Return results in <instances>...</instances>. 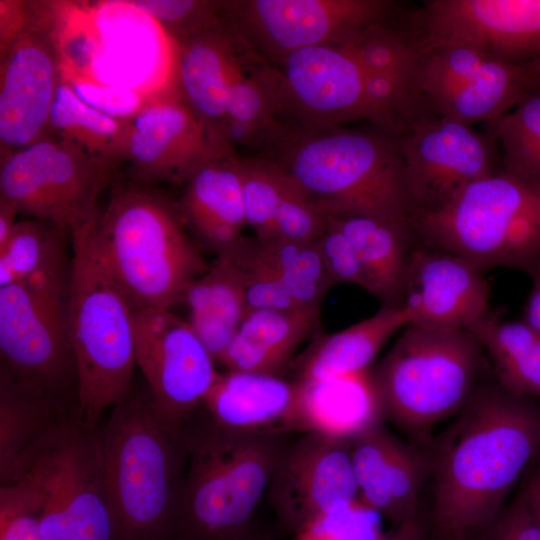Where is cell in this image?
Segmentation results:
<instances>
[{
    "mask_svg": "<svg viewBox=\"0 0 540 540\" xmlns=\"http://www.w3.org/2000/svg\"><path fill=\"white\" fill-rule=\"evenodd\" d=\"M16 208L8 201L0 198V249H2L9 240L14 226L16 225Z\"/></svg>",
    "mask_w": 540,
    "mask_h": 540,
    "instance_id": "cell-49",
    "label": "cell"
},
{
    "mask_svg": "<svg viewBox=\"0 0 540 540\" xmlns=\"http://www.w3.org/2000/svg\"><path fill=\"white\" fill-rule=\"evenodd\" d=\"M430 478L424 449L405 443L388 431L380 469V484L390 507L394 527L425 519L421 498Z\"/></svg>",
    "mask_w": 540,
    "mask_h": 540,
    "instance_id": "cell-36",
    "label": "cell"
},
{
    "mask_svg": "<svg viewBox=\"0 0 540 540\" xmlns=\"http://www.w3.org/2000/svg\"><path fill=\"white\" fill-rule=\"evenodd\" d=\"M374 540H432L428 519L395 527L391 534Z\"/></svg>",
    "mask_w": 540,
    "mask_h": 540,
    "instance_id": "cell-47",
    "label": "cell"
},
{
    "mask_svg": "<svg viewBox=\"0 0 540 540\" xmlns=\"http://www.w3.org/2000/svg\"><path fill=\"white\" fill-rule=\"evenodd\" d=\"M419 242L456 254L482 272L528 273L540 261V185L503 169L464 188L440 210L410 216Z\"/></svg>",
    "mask_w": 540,
    "mask_h": 540,
    "instance_id": "cell-10",
    "label": "cell"
},
{
    "mask_svg": "<svg viewBox=\"0 0 540 540\" xmlns=\"http://www.w3.org/2000/svg\"><path fill=\"white\" fill-rule=\"evenodd\" d=\"M227 28L257 57L275 61L291 52L342 45L364 28L390 19L387 0L217 1Z\"/></svg>",
    "mask_w": 540,
    "mask_h": 540,
    "instance_id": "cell-13",
    "label": "cell"
},
{
    "mask_svg": "<svg viewBox=\"0 0 540 540\" xmlns=\"http://www.w3.org/2000/svg\"><path fill=\"white\" fill-rule=\"evenodd\" d=\"M234 262L244 274L246 312L255 309L309 311L302 308L281 282L268 272L251 264Z\"/></svg>",
    "mask_w": 540,
    "mask_h": 540,
    "instance_id": "cell-43",
    "label": "cell"
},
{
    "mask_svg": "<svg viewBox=\"0 0 540 540\" xmlns=\"http://www.w3.org/2000/svg\"><path fill=\"white\" fill-rule=\"evenodd\" d=\"M114 540H170L186 465L185 428L166 420L147 384H132L98 428Z\"/></svg>",
    "mask_w": 540,
    "mask_h": 540,
    "instance_id": "cell-2",
    "label": "cell"
},
{
    "mask_svg": "<svg viewBox=\"0 0 540 540\" xmlns=\"http://www.w3.org/2000/svg\"><path fill=\"white\" fill-rule=\"evenodd\" d=\"M128 127L129 120L113 118L91 107L61 78L49 133L77 144L91 155L121 164Z\"/></svg>",
    "mask_w": 540,
    "mask_h": 540,
    "instance_id": "cell-35",
    "label": "cell"
},
{
    "mask_svg": "<svg viewBox=\"0 0 540 540\" xmlns=\"http://www.w3.org/2000/svg\"><path fill=\"white\" fill-rule=\"evenodd\" d=\"M262 72L274 114L284 128L368 120L397 135L410 117L396 87L369 73L340 46H314L275 61L263 60Z\"/></svg>",
    "mask_w": 540,
    "mask_h": 540,
    "instance_id": "cell-8",
    "label": "cell"
},
{
    "mask_svg": "<svg viewBox=\"0 0 540 540\" xmlns=\"http://www.w3.org/2000/svg\"><path fill=\"white\" fill-rule=\"evenodd\" d=\"M119 166L49 133L0 159V198L72 236L96 224L98 196L115 183Z\"/></svg>",
    "mask_w": 540,
    "mask_h": 540,
    "instance_id": "cell-11",
    "label": "cell"
},
{
    "mask_svg": "<svg viewBox=\"0 0 540 540\" xmlns=\"http://www.w3.org/2000/svg\"><path fill=\"white\" fill-rule=\"evenodd\" d=\"M0 540H43L41 503L24 478L0 486Z\"/></svg>",
    "mask_w": 540,
    "mask_h": 540,
    "instance_id": "cell-39",
    "label": "cell"
},
{
    "mask_svg": "<svg viewBox=\"0 0 540 540\" xmlns=\"http://www.w3.org/2000/svg\"><path fill=\"white\" fill-rule=\"evenodd\" d=\"M247 226L261 240L313 241L326 216L272 160L239 156Z\"/></svg>",
    "mask_w": 540,
    "mask_h": 540,
    "instance_id": "cell-25",
    "label": "cell"
},
{
    "mask_svg": "<svg viewBox=\"0 0 540 540\" xmlns=\"http://www.w3.org/2000/svg\"><path fill=\"white\" fill-rule=\"evenodd\" d=\"M408 319L398 306H383L371 317L331 334H317L292 360V380L308 382L370 371L389 338Z\"/></svg>",
    "mask_w": 540,
    "mask_h": 540,
    "instance_id": "cell-28",
    "label": "cell"
},
{
    "mask_svg": "<svg viewBox=\"0 0 540 540\" xmlns=\"http://www.w3.org/2000/svg\"><path fill=\"white\" fill-rule=\"evenodd\" d=\"M217 156L203 125L175 90L152 98L129 120L124 161L135 184H185Z\"/></svg>",
    "mask_w": 540,
    "mask_h": 540,
    "instance_id": "cell-20",
    "label": "cell"
},
{
    "mask_svg": "<svg viewBox=\"0 0 540 540\" xmlns=\"http://www.w3.org/2000/svg\"><path fill=\"white\" fill-rule=\"evenodd\" d=\"M131 2L154 19L175 45L216 30L223 25L217 1L136 0Z\"/></svg>",
    "mask_w": 540,
    "mask_h": 540,
    "instance_id": "cell-38",
    "label": "cell"
},
{
    "mask_svg": "<svg viewBox=\"0 0 540 540\" xmlns=\"http://www.w3.org/2000/svg\"><path fill=\"white\" fill-rule=\"evenodd\" d=\"M455 420L425 450L432 540H467L492 524L540 452V402L498 383L477 384Z\"/></svg>",
    "mask_w": 540,
    "mask_h": 540,
    "instance_id": "cell-1",
    "label": "cell"
},
{
    "mask_svg": "<svg viewBox=\"0 0 540 540\" xmlns=\"http://www.w3.org/2000/svg\"><path fill=\"white\" fill-rule=\"evenodd\" d=\"M76 417L77 409L0 366V486L17 481L39 445Z\"/></svg>",
    "mask_w": 540,
    "mask_h": 540,
    "instance_id": "cell-26",
    "label": "cell"
},
{
    "mask_svg": "<svg viewBox=\"0 0 540 540\" xmlns=\"http://www.w3.org/2000/svg\"><path fill=\"white\" fill-rule=\"evenodd\" d=\"M318 321L319 313L305 310L247 311L220 364L227 371L281 375Z\"/></svg>",
    "mask_w": 540,
    "mask_h": 540,
    "instance_id": "cell-30",
    "label": "cell"
},
{
    "mask_svg": "<svg viewBox=\"0 0 540 540\" xmlns=\"http://www.w3.org/2000/svg\"><path fill=\"white\" fill-rule=\"evenodd\" d=\"M248 540H272V539L269 536L264 535L255 530Z\"/></svg>",
    "mask_w": 540,
    "mask_h": 540,
    "instance_id": "cell-50",
    "label": "cell"
},
{
    "mask_svg": "<svg viewBox=\"0 0 540 540\" xmlns=\"http://www.w3.org/2000/svg\"><path fill=\"white\" fill-rule=\"evenodd\" d=\"M177 208L198 243L217 257L231 255L247 226L238 154L202 164L185 183Z\"/></svg>",
    "mask_w": 540,
    "mask_h": 540,
    "instance_id": "cell-24",
    "label": "cell"
},
{
    "mask_svg": "<svg viewBox=\"0 0 540 540\" xmlns=\"http://www.w3.org/2000/svg\"><path fill=\"white\" fill-rule=\"evenodd\" d=\"M68 237L71 235L48 221H17L0 249V287L19 284L44 301L65 305L72 274Z\"/></svg>",
    "mask_w": 540,
    "mask_h": 540,
    "instance_id": "cell-27",
    "label": "cell"
},
{
    "mask_svg": "<svg viewBox=\"0 0 540 540\" xmlns=\"http://www.w3.org/2000/svg\"><path fill=\"white\" fill-rule=\"evenodd\" d=\"M55 36L61 77L154 98L174 90L176 46L131 1L94 6L57 2Z\"/></svg>",
    "mask_w": 540,
    "mask_h": 540,
    "instance_id": "cell-7",
    "label": "cell"
},
{
    "mask_svg": "<svg viewBox=\"0 0 540 540\" xmlns=\"http://www.w3.org/2000/svg\"><path fill=\"white\" fill-rule=\"evenodd\" d=\"M520 494L530 511L540 522V462Z\"/></svg>",
    "mask_w": 540,
    "mask_h": 540,
    "instance_id": "cell-48",
    "label": "cell"
},
{
    "mask_svg": "<svg viewBox=\"0 0 540 540\" xmlns=\"http://www.w3.org/2000/svg\"><path fill=\"white\" fill-rule=\"evenodd\" d=\"M298 384L300 432L351 439L383 421L371 370Z\"/></svg>",
    "mask_w": 540,
    "mask_h": 540,
    "instance_id": "cell-31",
    "label": "cell"
},
{
    "mask_svg": "<svg viewBox=\"0 0 540 540\" xmlns=\"http://www.w3.org/2000/svg\"><path fill=\"white\" fill-rule=\"evenodd\" d=\"M493 364L497 383L514 396L540 402V334L525 321L488 312L468 329Z\"/></svg>",
    "mask_w": 540,
    "mask_h": 540,
    "instance_id": "cell-34",
    "label": "cell"
},
{
    "mask_svg": "<svg viewBox=\"0 0 540 540\" xmlns=\"http://www.w3.org/2000/svg\"><path fill=\"white\" fill-rule=\"evenodd\" d=\"M30 4L24 30L0 53L1 158L49 134L61 81L50 2Z\"/></svg>",
    "mask_w": 540,
    "mask_h": 540,
    "instance_id": "cell-15",
    "label": "cell"
},
{
    "mask_svg": "<svg viewBox=\"0 0 540 540\" xmlns=\"http://www.w3.org/2000/svg\"><path fill=\"white\" fill-rule=\"evenodd\" d=\"M189 324L215 362L222 358L246 313L244 274L229 257H217L192 282L184 300Z\"/></svg>",
    "mask_w": 540,
    "mask_h": 540,
    "instance_id": "cell-32",
    "label": "cell"
},
{
    "mask_svg": "<svg viewBox=\"0 0 540 540\" xmlns=\"http://www.w3.org/2000/svg\"><path fill=\"white\" fill-rule=\"evenodd\" d=\"M267 497L281 524L294 533L322 514L357 501L350 439L307 432L289 443Z\"/></svg>",
    "mask_w": 540,
    "mask_h": 540,
    "instance_id": "cell-19",
    "label": "cell"
},
{
    "mask_svg": "<svg viewBox=\"0 0 540 540\" xmlns=\"http://www.w3.org/2000/svg\"><path fill=\"white\" fill-rule=\"evenodd\" d=\"M326 217L410 218L397 136L375 128H285L262 154Z\"/></svg>",
    "mask_w": 540,
    "mask_h": 540,
    "instance_id": "cell-3",
    "label": "cell"
},
{
    "mask_svg": "<svg viewBox=\"0 0 540 540\" xmlns=\"http://www.w3.org/2000/svg\"><path fill=\"white\" fill-rule=\"evenodd\" d=\"M318 239L261 240L245 236L227 257L268 272L302 308L319 313L323 298L335 285L323 262Z\"/></svg>",
    "mask_w": 540,
    "mask_h": 540,
    "instance_id": "cell-33",
    "label": "cell"
},
{
    "mask_svg": "<svg viewBox=\"0 0 540 540\" xmlns=\"http://www.w3.org/2000/svg\"><path fill=\"white\" fill-rule=\"evenodd\" d=\"M326 218L333 220L351 242L365 275V290L383 306H396L411 254L419 244L410 218Z\"/></svg>",
    "mask_w": 540,
    "mask_h": 540,
    "instance_id": "cell-29",
    "label": "cell"
},
{
    "mask_svg": "<svg viewBox=\"0 0 540 540\" xmlns=\"http://www.w3.org/2000/svg\"><path fill=\"white\" fill-rule=\"evenodd\" d=\"M537 61L539 62V65H540V58H539V59H537Z\"/></svg>",
    "mask_w": 540,
    "mask_h": 540,
    "instance_id": "cell-51",
    "label": "cell"
},
{
    "mask_svg": "<svg viewBox=\"0 0 540 540\" xmlns=\"http://www.w3.org/2000/svg\"><path fill=\"white\" fill-rule=\"evenodd\" d=\"M489 123L502 149V169L540 185V87Z\"/></svg>",
    "mask_w": 540,
    "mask_h": 540,
    "instance_id": "cell-37",
    "label": "cell"
},
{
    "mask_svg": "<svg viewBox=\"0 0 540 540\" xmlns=\"http://www.w3.org/2000/svg\"><path fill=\"white\" fill-rule=\"evenodd\" d=\"M412 214L434 212L495 173L497 138L456 120L423 114L397 135Z\"/></svg>",
    "mask_w": 540,
    "mask_h": 540,
    "instance_id": "cell-14",
    "label": "cell"
},
{
    "mask_svg": "<svg viewBox=\"0 0 540 540\" xmlns=\"http://www.w3.org/2000/svg\"><path fill=\"white\" fill-rule=\"evenodd\" d=\"M540 87L537 60L510 63L462 45L417 54L413 89L425 112L471 125L492 122Z\"/></svg>",
    "mask_w": 540,
    "mask_h": 540,
    "instance_id": "cell-12",
    "label": "cell"
},
{
    "mask_svg": "<svg viewBox=\"0 0 540 540\" xmlns=\"http://www.w3.org/2000/svg\"><path fill=\"white\" fill-rule=\"evenodd\" d=\"M320 253L334 285L350 283L366 289V279L356 252L336 223L326 218L323 234L318 239Z\"/></svg>",
    "mask_w": 540,
    "mask_h": 540,
    "instance_id": "cell-41",
    "label": "cell"
},
{
    "mask_svg": "<svg viewBox=\"0 0 540 540\" xmlns=\"http://www.w3.org/2000/svg\"><path fill=\"white\" fill-rule=\"evenodd\" d=\"M0 366L79 410L78 373L66 306L19 284L0 287Z\"/></svg>",
    "mask_w": 540,
    "mask_h": 540,
    "instance_id": "cell-18",
    "label": "cell"
},
{
    "mask_svg": "<svg viewBox=\"0 0 540 540\" xmlns=\"http://www.w3.org/2000/svg\"><path fill=\"white\" fill-rule=\"evenodd\" d=\"M175 46L176 93L203 125L215 153L232 155L226 139L227 106L247 47L224 21L222 27Z\"/></svg>",
    "mask_w": 540,
    "mask_h": 540,
    "instance_id": "cell-22",
    "label": "cell"
},
{
    "mask_svg": "<svg viewBox=\"0 0 540 540\" xmlns=\"http://www.w3.org/2000/svg\"><path fill=\"white\" fill-rule=\"evenodd\" d=\"M93 238L133 312L182 302L208 268L177 205L133 182L114 184Z\"/></svg>",
    "mask_w": 540,
    "mask_h": 540,
    "instance_id": "cell-5",
    "label": "cell"
},
{
    "mask_svg": "<svg viewBox=\"0 0 540 540\" xmlns=\"http://www.w3.org/2000/svg\"><path fill=\"white\" fill-rule=\"evenodd\" d=\"M489 285L466 259L419 242L413 250L396 306L408 325L432 330L468 329L488 311Z\"/></svg>",
    "mask_w": 540,
    "mask_h": 540,
    "instance_id": "cell-21",
    "label": "cell"
},
{
    "mask_svg": "<svg viewBox=\"0 0 540 540\" xmlns=\"http://www.w3.org/2000/svg\"><path fill=\"white\" fill-rule=\"evenodd\" d=\"M95 225V224H94ZM94 225L74 233L67 329L78 373L81 419L94 426L133 384V310L105 265Z\"/></svg>",
    "mask_w": 540,
    "mask_h": 540,
    "instance_id": "cell-6",
    "label": "cell"
},
{
    "mask_svg": "<svg viewBox=\"0 0 540 540\" xmlns=\"http://www.w3.org/2000/svg\"><path fill=\"white\" fill-rule=\"evenodd\" d=\"M30 10V2L0 1V52L5 51L24 30Z\"/></svg>",
    "mask_w": 540,
    "mask_h": 540,
    "instance_id": "cell-45",
    "label": "cell"
},
{
    "mask_svg": "<svg viewBox=\"0 0 540 540\" xmlns=\"http://www.w3.org/2000/svg\"><path fill=\"white\" fill-rule=\"evenodd\" d=\"M186 465L170 540H248L288 434L245 433L203 407L185 426Z\"/></svg>",
    "mask_w": 540,
    "mask_h": 540,
    "instance_id": "cell-4",
    "label": "cell"
},
{
    "mask_svg": "<svg viewBox=\"0 0 540 540\" xmlns=\"http://www.w3.org/2000/svg\"><path fill=\"white\" fill-rule=\"evenodd\" d=\"M136 364L162 416L184 428L219 376L215 360L188 321L170 309L133 312Z\"/></svg>",
    "mask_w": 540,
    "mask_h": 540,
    "instance_id": "cell-16",
    "label": "cell"
},
{
    "mask_svg": "<svg viewBox=\"0 0 540 540\" xmlns=\"http://www.w3.org/2000/svg\"><path fill=\"white\" fill-rule=\"evenodd\" d=\"M528 274L532 279V288L525 306L523 321L540 334V261Z\"/></svg>",
    "mask_w": 540,
    "mask_h": 540,
    "instance_id": "cell-46",
    "label": "cell"
},
{
    "mask_svg": "<svg viewBox=\"0 0 540 540\" xmlns=\"http://www.w3.org/2000/svg\"><path fill=\"white\" fill-rule=\"evenodd\" d=\"M299 384L281 375L220 373L203 409L216 424L245 433L300 432Z\"/></svg>",
    "mask_w": 540,
    "mask_h": 540,
    "instance_id": "cell-23",
    "label": "cell"
},
{
    "mask_svg": "<svg viewBox=\"0 0 540 540\" xmlns=\"http://www.w3.org/2000/svg\"><path fill=\"white\" fill-rule=\"evenodd\" d=\"M62 79L85 103L120 120L132 119L152 99L138 92L110 85L78 78Z\"/></svg>",
    "mask_w": 540,
    "mask_h": 540,
    "instance_id": "cell-42",
    "label": "cell"
},
{
    "mask_svg": "<svg viewBox=\"0 0 540 540\" xmlns=\"http://www.w3.org/2000/svg\"><path fill=\"white\" fill-rule=\"evenodd\" d=\"M467 540H540V522L519 494L492 524Z\"/></svg>",
    "mask_w": 540,
    "mask_h": 540,
    "instance_id": "cell-44",
    "label": "cell"
},
{
    "mask_svg": "<svg viewBox=\"0 0 540 540\" xmlns=\"http://www.w3.org/2000/svg\"><path fill=\"white\" fill-rule=\"evenodd\" d=\"M379 516L357 500L317 517L296 533L297 540H374Z\"/></svg>",
    "mask_w": 540,
    "mask_h": 540,
    "instance_id": "cell-40",
    "label": "cell"
},
{
    "mask_svg": "<svg viewBox=\"0 0 540 540\" xmlns=\"http://www.w3.org/2000/svg\"><path fill=\"white\" fill-rule=\"evenodd\" d=\"M406 24L418 53L462 45L510 63L540 58V0H428Z\"/></svg>",
    "mask_w": 540,
    "mask_h": 540,
    "instance_id": "cell-17",
    "label": "cell"
},
{
    "mask_svg": "<svg viewBox=\"0 0 540 540\" xmlns=\"http://www.w3.org/2000/svg\"><path fill=\"white\" fill-rule=\"evenodd\" d=\"M483 349L465 329L432 330L407 325L371 371L383 420L425 448L432 430L457 414L477 386Z\"/></svg>",
    "mask_w": 540,
    "mask_h": 540,
    "instance_id": "cell-9",
    "label": "cell"
}]
</instances>
